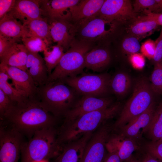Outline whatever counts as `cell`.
<instances>
[{
	"label": "cell",
	"mask_w": 162,
	"mask_h": 162,
	"mask_svg": "<svg viewBox=\"0 0 162 162\" xmlns=\"http://www.w3.org/2000/svg\"><path fill=\"white\" fill-rule=\"evenodd\" d=\"M57 118L41 106L38 95L14 103L2 120L22 134L32 136L37 131L53 127Z\"/></svg>",
	"instance_id": "obj_1"
},
{
	"label": "cell",
	"mask_w": 162,
	"mask_h": 162,
	"mask_svg": "<svg viewBox=\"0 0 162 162\" xmlns=\"http://www.w3.org/2000/svg\"><path fill=\"white\" fill-rule=\"evenodd\" d=\"M120 109V103H117L106 108L87 113L72 121L64 123L57 136L58 143L63 146L86 133H93L116 115Z\"/></svg>",
	"instance_id": "obj_2"
},
{
	"label": "cell",
	"mask_w": 162,
	"mask_h": 162,
	"mask_svg": "<svg viewBox=\"0 0 162 162\" xmlns=\"http://www.w3.org/2000/svg\"><path fill=\"white\" fill-rule=\"evenodd\" d=\"M38 88L41 106L56 118L64 117L78 99L77 92L62 81L49 82Z\"/></svg>",
	"instance_id": "obj_3"
},
{
	"label": "cell",
	"mask_w": 162,
	"mask_h": 162,
	"mask_svg": "<svg viewBox=\"0 0 162 162\" xmlns=\"http://www.w3.org/2000/svg\"><path fill=\"white\" fill-rule=\"evenodd\" d=\"M53 127L36 131L28 142L22 143L20 162H32L56 158L63 146L58 143Z\"/></svg>",
	"instance_id": "obj_4"
},
{
	"label": "cell",
	"mask_w": 162,
	"mask_h": 162,
	"mask_svg": "<svg viewBox=\"0 0 162 162\" xmlns=\"http://www.w3.org/2000/svg\"><path fill=\"white\" fill-rule=\"evenodd\" d=\"M151 83L145 78L138 80L132 96L125 104L113 125L114 129H119L132 119L146 111L154 102V93Z\"/></svg>",
	"instance_id": "obj_5"
},
{
	"label": "cell",
	"mask_w": 162,
	"mask_h": 162,
	"mask_svg": "<svg viewBox=\"0 0 162 162\" xmlns=\"http://www.w3.org/2000/svg\"><path fill=\"white\" fill-rule=\"evenodd\" d=\"M93 46L90 43L76 39L49 76L47 82L61 81L81 73L85 68L86 55Z\"/></svg>",
	"instance_id": "obj_6"
},
{
	"label": "cell",
	"mask_w": 162,
	"mask_h": 162,
	"mask_svg": "<svg viewBox=\"0 0 162 162\" xmlns=\"http://www.w3.org/2000/svg\"><path fill=\"white\" fill-rule=\"evenodd\" d=\"M111 77L106 73H83L61 81L73 88L79 95L103 97L110 90Z\"/></svg>",
	"instance_id": "obj_7"
},
{
	"label": "cell",
	"mask_w": 162,
	"mask_h": 162,
	"mask_svg": "<svg viewBox=\"0 0 162 162\" xmlns=\"http://www.w3.org/2000/svg\"><path fill=\"white\" fill-rule=\"evenodd\" d=\"M74 23L77 29L76 39L93 45L100 43L114 32L116 26L98 14Z\"/></svg>",
	"instance_id": "obj_8"
},
{
	"label": "cell",
	"mask_w": 162,
	"mask_h": 162,
	"mask_svg": "<svg viewBox=\"0 0 162 162\" xmlns=\"http://www.w3.org/2000/svg\"><path fill=\"white\" fill-rule=\"evenodd\" d=\"M22 134L5 121L1 122L0 162H18Z\"/></svg>",
	"instance_id": "obj_9"
},
{
	"label": "cell",
	"mask_w": 162,
	"mask_h": 162,
	"mask_svg": "<svg viewBox=\"0 0 162 162\" xmlns=\"http://www.w3.org/2000/svg\"><path fill=\"white\" fill-rule=\"evenodd\" d=\"M98 15L116 26L138 17L129 0H105Z\"/></svg>",
	"instance_id": "obj_10"
},
{
	"label": "cell",
	"mask_w": 162,
	"mask_h": 162,
	"mask_svg": "<svg viewBox=\"0 0 162 162\" xmlns=\"http://www.w3.org/2000/svg\"><path fill=\"white\" fill-rule=\"evenodd\" d=\"M105 123L93 132L79 162H103L107 154L106 144L110 136V129Z\"/></svg>",
	"instance_id": "obj_11"
},
{
	"label": "cell",
	"mask_w": 162,
	"mask_h": 162,
	"mask_svg": "<svg viewBox=\"0 0 162 162\" xmlns=\"http://www.w3.org/2000/svg\"><path fill=\"white\" fill-rule=\"evenodd\" d=\"M110 98L82 95L65 114L64 123L72 121L87 113L107 108L112 104Z\"/></svg>",
	"instance_id": "obj_12"
},
{
	"label": "cell",
	"mask_w": 162,
	"mask_h": 162,
	"mask_svg": "<svg viewBox=\"0 0 162 162\" xmlns=\"http://www.w3.org/2000/svg\"><path fill=\"white\" fill-rule=\"evenodd\" d=\"M48 20L52 41L62 46L66 52L76 39L77 29L75 23L69 19Z\"/></svg>",
	"instance_id": "obj_13"
},
{
	"label": "cell",
	"mask_w": 162,
	"mask_h": 162,
	"mask_svg": "<svg viewBox=\"0 0 162 162\" xmlns=\"http://www.w3.org/2000/svg\"><path fill=\"white\" fill-rule=\"evenodd\" d=\"M12 80V84L18 90L28 97L38 95V88L26 71L18 68L0 64Z\"/></svg>",
	"instance_id": "obj_14"
},
{
	"label": "cell",
	"mask_w": 162,
	"mask_h": 162,
	"mask_svg": "<svg viewBox=\"0 0 162 162\" xmlns=\"http://www.w3.org/2000/svg\"><path fill=\"white\" fill-rule=\"evenodd\" d=\"M41 0H17L7 14L24 23L41 17Z\"/></svg>",
	"instance_id": "obj_15"
},
{
	"label": "cell",
	"mask_w": 162,
	"mask_h": 162,
	"mask_svg": "<svg viewBox=\"0 0 162 162\" xmlns=\"http://www.w3.org/2000/svg\"><path fill=\"white\" fill-rule=\"evenodd\" d=\"M80 1L41 0L40 6L43 11V15L45 16L48 20L58 19L72 20L70 8L78 4Z\"/></svg>",
	"instance_id": "obj_16"
},
{
	"label": "cell",
	"mask_w": 162,
	"mask_h": 162,
	"mask_svg": "<svg viewBox=\"0 0 162 162\" xmlns=\"http://www.w3.org/2000/svg\"><path fill=\"white\" fill-rule=\"evenodd\" d=\"M106 148L108 152L117 154L123 162L129 160L139 147L134 139L119 134L110 136L106 144Z\"/></svg>",
	"instance_id": "obj_17"
},
{
	"label": "cell",
	"mask_w": 162,
	"mask_h": 162,
	"mask_svg": "<svg viewBox=\"0 0 162 162\" xmlns=\"http://www.w3.org/2000/svg\"><path fill=\"white\" fill-rule=\"evenodd\" d=\"M26 68V71L37 87L47 82L49 74L47 68L44 58L38 53L28 51Z\"/></svg>",
	"instance_id": "obj_18"
},
{
	"label": "cell",
	"mask_w": 162,
	"mask_h": 162,
	"mask_svg": "<svg viewBox=\"0 0 162 162\" xmlns=\"http://www.w3.org/2000/svg\"><path fill=\"white\" fill-rule=\"evenodd\" d=\"M93 133L84 135L79 139L64 145L54 162H79L85 146Z\"/></svg>",
	"instance_id": "obj_19"
},
{
	"label": "cell",
	"mask_w": 162,
	"mask_h": 162,
	"mask_svg": "<svg viewBox=\"0 0 162 162\" xmlns=\"http://www.w3.org/2000/svg\"><path fill=\"white\" fill-rule=\"evenodd\" d=\"M154 102L144 112L134 118L120 128V134L134 139L138 134L140 130L146 131L149 126L156 110Z\"/></svg>",
	"instance_id": "obj_20"
},
{
	"label": "cell",
	"mask_w": 162,
	"mask_h": 162,
	"mask_svg": "<svg viewBox=\"0 0 162 162\" xmlns=\"http://www.w3.org/2000/svg\"><path fill=\"white\" fill-rule=\"evenodd\" d=\"M105 0H81L71 7L70 11L74 23L97 15Z\"/></svg>",
	"instance_id": "obj_21"
},
{
	"label": "cell",
	"mask_w": 162,
	"mask_h": 162,
	"mask_svg": "<svg viewBox=\"0 0 162 162\" xmlns=\"http://www.w3.org/2000/svg\"><path fill=\"white\" fill-rule=\"evenodd\" d=\"M111 60L109 51L98 46L93 47L86 54L85 68L94 72H100L109 64Z\"/></svg>",
	"instance_id": "obj_22"
},
{
	"label": "cell",
	"mask_w": 162,
	"mask_h": 162,
	"mask_svg": "<svg viewBox=\"0 0 162 162\" xmlns=\"http://www.w3.org/2000/svg\"><path fill=\"white\" fill-rule=\"evenodd\" d=\"M28 52L23 44L15 43L0 58V64L26 71Z\"/></svg>",
	"instance_id": "obj_23"
},
{
	"label": "cell",
	"mask_w": 162,
	"mask_h": 162,
	"mask_svg": "<svg viewBox=\"0 0 162 162\" xmlns=\"http://www.w3.org/2000/svg\"><path fill=\"white\" fill-rule=\"evenodd\" d=\"M0 35L18 43L25 36V32L20 21L7 14L0 20Z\"/></svg>",
	"instance_id": "obj_24"
},
{
	"label": "cell",
	"mask_w": 162,
	"mask_h": 162,
	"mask_svg": "<svg viewBox=\"0 0 162 162\" xmlns=\"http://www.w3.org/2000/svg\"><path fill=\"white\" fill-rule=\"evenodd\" d=\"M22 25L25 32V37L39 38L44 40L49 46H51L52 40L47 18L40 17L26 22Z\"/></svg>",
	"instance_id": "obj_25"
},
{
	"label": "cell",
	"mask_w": 162,
	"mask_h": 162,
	"mask_svg": "<svg viewBox=\"0 0 162 162\" xmlns=\"http://www.w3.org/2000/svg\"><path fill=\"white\" fill-rule=\"evenodd\" d=\"M131 78L127 73L119 72L111 77L110 90L116 95L121 96L126 94L130 88Z\"/></svg>",
	"instance_id": "obj_26"
},
{
	"label": "cell",
	"mask_w": 162,
	"mask_h": 162,
	"mask_svg": "<svg viewBox=\"0 0 162 162\" xmlns=\"http://www.w3.org/2000/svg\"><path fill=\"white\" fill-rule=\"evenodd\" d=\"M10 79L5 70L0 68V89L7 95L14 103L22 101L28 98L16 89L8 82Z\"/></svg>",
	"instance_id": "obj_27"
},
{
	"label": "cell",
	"mask_w": 162,
	"mask_h": 162,
	"mask_svg": "<svg viewBox=\"0 0 162 162\" xmlns=\"http://www.w3.org/2000/svg\"><path fill=\"white\" fill-rule=\"evenodd\" d=\"M158 26L154 20L144 16H138L129 28V32L133 36H143L154 30Z\"/></svg>",
	"instance_id": "obj_28"
},
{
	"label": "cell",
	"mask_w": 162,
	"mask_h": 162,
	"mask_svg": "<svg viewBox=\"0 0 162 162\" xmlns=\"http://www.w3.org/2000/svg\"><path fill=\"white\" fill-rule=\"evenodd\" d=\"M63 48L58 44L51 46L43 52L44 59L47 68L49 76L59 62L65 52Z\"/></svg>",
	"instance_id": "obj_29"
},
{
	"label": "cell",
	"mask_w": 162,
	"mask_h": 162,
	"mask_svg": "<svg viewBox=\"0 0 162 162\" xmlns=\"http://www.w3.org/2000/svg\"><path fill=\"white\" fill-rule=\"evenodd\" d=\"M146 131L148 132L152 141H157L162 135V103L156 108Z\"/></svg>",
	"instance_id": "obj_30"
},
{
	"label": "cell",
	"mask_w": 162,
	"mask_h": 162,
	"mask_svg": "<svg viewBox=\"0 0 162 162\" xmlns=\"http://www.w3.org/2000/svg\"><path fill=\"white\" fill-rule=\"evenodd\" d=\"M22 41L26 49L32 52L38 53L44 52L47 48L50 46L41 38L34 36L25 37Z\"/></svg>",
	"instance_id": "obj_31"
},
{
	"label": "cell",
	"mask_w": 162,
	"mask_h": 162,
	"mask_svg": "<svg viewBox=\"0 0 162 162\" xmlns=\"http://www.w3.org/2000/svg\"><path fill=\"white\" fill-rule=\"evenodd\" d=\"M133 7L134 12L137 14L141 12L159 13L157 0H136Z\"/></svg>",
	"instance_id": "obj_32"
},
{
	"label": "cell",
	"mask_w": 162,
	"mask_h": 162,
	"mask_svg": "<svg viewBox=\"0 0 162 162\" xmlns=\"http://www.w3.org/2000/svg\"><path fill=\"white\" fill-rule=\"evenodd\" d=\"M150 80L151 86L155 93L162 91V59L155 63Z\"/></svg>",
	"instance_id": "obj_33"
},
{
	"label": "cell",
	"mask_w": 162,
	"mask_h": 162,
	"mask_svg": "<svg viewBox=\"0 0 162 162\" xmlns=\"http://www.w3.org/2000/svg\"><path fill=\"white\" fill-rule=\"evenodd\" d=\"M122 46L124 51L131 54L137 53L141 48L138 39L133 36L125 38L122 41Z\"/></svg>",
	"instance_id": "obj_34"
},
{
	"label": "cell",
	"mask_w": 162,
	"mask_h": 162,
	"mask_svg": "<svg viewBox=\"0 0 162 162\" xmlns=\"http://www.w3.org/2000/svg\"><path fill=\"white\" fill-rule=\"evenodd\" d=\"M14 103L10 98L0 89V116L2 120Z\"/></svg>",
	"instance_id": "obj_35"
},
{
	"label": "cell",
	"mask_w": 162,
	"mask_h": 162,
	"mask_svg": "<svg viewBox=\"0 0 162 162\" xmlns=\"http://www.w3.org/2000/svg\"><path fill=\"white\" fill-rule=\"evenodd\" d=\"M148 154L162 162V142L152 141L146 146Z\"/></svg>",
	"instance_id": "obj_36"
},
{
	"label": "cell",
	"mask_w": 162,
	"mask_h": 162,
	"mask_svg": "<svg viewBox=\"0 0 162 162\" xmlns=\"http://www.w3.org/2000/svg\"><path fill=\"white\" fill-rule=\"evenodd\" d=\"M140 50L144 55L153 59L155 52L154 41L151 39L147 40L142 44Z\"/></svg>",
	"instance_id": "obj_37"
},
{
	"label": "cell",
	"mask_w": 162,
	"mask_h": 162,
	"mask_svg": "<svg viewBox=\"0 0 162 162\" xmlns=\"http://www.w3.org/2000/svg\"><path fill=\"white\" fill-rule=\"evenodd\" d=\"M16 2L15 0H0V20L12 9Z\"/></svg>",
	"instance_id": "obj_38"
},
{
	"label": "cell",
	"mask_w": 162,
	"mask_h": 162,
	"mask_svg": "<svg viewBox=\"0 0 162 162\" xmlns=\"http://www.w3.org/2000/svg\"><path fill=\"white\" fill-rule=\"evenodd\" d=\"M154 42L155 52L153 59L156 63L162 59V27L160 35Z\"/></svg>",
	"instance_id": "obj_39"
},
{
	"label": "cell",
	"mask_w": 162,
	"mask_h": 162,
	"mask_svg": "<svg viewBox=\"0 0 162 162\" xmlns=\"http://www.w3.org/2000/svg\"><path fill=\"white\" fill-rule=\"evenodd\" d=\"M15 43L0 35V58Z\"/></svg>",
	"instance_id": "obj_40"
},
{
	"label": "cell",
	"mask_w": 162,
	"mask_h": 162,
	"mask_svg": "<svg viewBox=\"0 0 162 162\" xmlns=\"http://www.w3.org/2000/svg\"><path fill=\"white\" fill-rule=\"evenodd\" d=\"M130 59L133 64L136 67L142 68L144 64V59L140 54L136 53L131 54Z\"/></svg>",
	"instance_id": "obj_41"
},
{
	"label": "cell",
	"mask_w": 162,
	"mask_h": 162,
	"mask_svg": "<svg viewBox=\"0 0 162 162\" xmlns=\"http://www.w3.org/2000/svg\"><path fill=\"white\" fill-rule=\"evenodd\" d=\"M146 17L154 21L158 26H162V13H155L149 12L144 13Z\"/></svg>",
	"instance_id": "obj_42"
},
{
	"label": "cell",
	"mask_w": 162,
	"mask_h": 162,
	"mask_svg": "<svg viewBox=\"0 0 162 162\" xmlns=\"http://www.w3.org/2000/svg\"><path fill=\"white\" fill-rule=\"evenodd\" d=\"M103 162H122L118 155L115 153L108 152Z\"/></svg>",
	"instance_id": "obj_43"
},
{
	"label": "cell",
	"mask_w": 162,
	"mask_h": 162,
	"mask_svg": "<svg viewBox=\"0 0 162 162\" xmlns=\"http://www.w3.org/2000/svg\"><path fill=\"white\" fill-rule=\"evenodd\" d=\"M145 162H160L150 155H147L143 160Z\"/></svg>",
	"instance_id": "obj_44"
},
{
	"label": "cell",
	"mask_w": 162,
	"mask_h": 162,
	"mask_svg": "<svg viewBox=\"0 0 162 162\" xmlns=\"http://www.w3.org/2000/svg\"><path fill=\"white\" fill-rule=\"evenodd\" d=\"M32 162H48V160H44L40 161H35Z\"/></svg>",
	"instance_id": "obj_45"
},
{
	"label": "cell",
	"mask_w": 162,
	"mask_h": 162,
	"mask_svg": "<svg viewBox=\"0 0 162 162\" xmlns=\"http://www.w3.org/2000/svg\"><path fill=\"white\" fill-rule=\"evenodd\" d=\"M128 162H139L138 161L134 160V159H131Z\"/></svg>",
	"instance_id": "obj_46"
},
{
	"label": "cell",
	"mask_w": 162,
	"mask_h": 162,
	"mask_svg": "<svg viewBox=\"0 0 162 162\" xmlns=\"http://www.w3.org/2000/svg\"><path fill=\"white\" fill-rule=\"evenodd\" d=\"M157 141L158 142H162V135L161 136L160 138Z\"/></svg>",
	"instance_id": "obj_47"
}]
</instances>
